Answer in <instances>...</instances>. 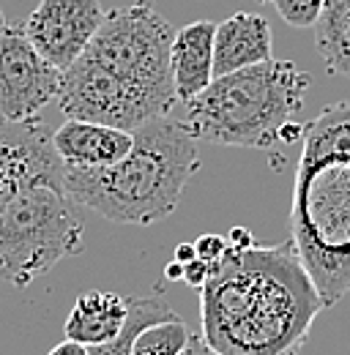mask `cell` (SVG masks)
I'll return each instance as SVG.
<instances>
[{
  "label": "cell",
  "instance_id": "cell-1",
  "mask_svg": "<svg viewBox=\"0 0 350 355\" xmlns=\"http://www.w3.org/2000/svg\"><path fill=\"white\" fill-rule=\"evenodd\" d=\"M323 309L293 241L227 246L200 290V334L222 355H299Z\"/></svg>",
  "mask_w": 350,
  "mask_h": 355
},
{
  "label": "cell",
  "instance_id": "cell-9",
  "mask_svg": "<svg viewBox=\"0 0 350 355\" xmlns=\"http://www.w3.org/2000/svg\"><path fill=\"white\" fill-rule=\"evenodd\" d=\"M66 167L42 118L11 123L0 118V211L33 178L60 175Z\"/></svg>",
  "mask_w": 350,
  "mask_h": 355
},
{
  "label": "cell",
  "instance_id": "cell-21",
  "mask_svg": "<svg viewBox=\"0 0 350 355\" xmlns=\"http://www.w3.org/2000/svg\"><path fill=\"white\" fill-rule=\"evenodd\" d=\"M227 243L235 246V249H249V246H255V238H252V232L247 227H233Z\"/></svg>",
  "mask_w": 350,
  "mask_h": 355
},
{
  "label": "cell",
  "instance_id": "cell-24",
  "mask_svg": "<svg viewBox=\"0 0 350 355\" xmlns=\"http://www.w3.org/2000/svg\"><path fill=\"white\" fill-rule=\"evenodd\" d=\"M165 276H167V279H173V282H183V266L173 260L170 266L165 268Z\"/></svg>",
  "mask_w": 350,
  "mask_h": 355
},
{
  "label": "cell",
  "instance_id": "cell-20",
  "mask_svg": "<svg viewBox=\"0 0 350 355\" xmlns=\"http://www.w3.org/2000/svg\"><path fill=\"white\" fill-rule=\"evenodd\" d=\"M178 355H222V353L203 339V334H192V331H189V339H186V345L181 347Z\"/></svg>",
  "mask_w": 350,
  "mask_h": 355
},
{
  "label": "cell",
  "instance_id": "cell-23",
  "mask_svg": "<svg viewBox=\"0 0 350 355\" xmlns=\"http://www.w3.org/2000/svg\"><path fill=\"white\" fill-rule=\"evenodd\" d=\"M173 260L175 263H181V266H186V263L197 260V249H194V243H178V246H175Z\"/></svg>",
  "mask_w": 350,
  "mask_h": 355
},
{
  "label": "cell",
  "instance_id": "cell-8",
  "mask_svg": "<svg viewBox=\"0 0 350 355\" xmlns=\"http://www.w3.org/2000/svg\"><path fill=\"white\" fill-rule=\"evenodd\" d=\"M107 8L99 0H42L22 22L25 36L58 71L72 69L99 28L104 25Z\"/></svg>",
  "mask_w": 350,
  "mask_h": 355
},
{
  "label": "cell",
  "instance_id": "cell-10",
  "mask_svg": "<svg viewBox=\"0 0 350 355\" xmlns=\"http://www.w3.org/2000/svg\"><path fill=\"white\" fill-rule=\"evenodd\" d=\"M134 145V134L101 123L69 121L52 132V148L63 167L74 170H101L126 159Z\"/></svg>",
  "mask_w": 350,
  "mask_h": 355
},
{
  "label": "cell",
  "instance_id": "cell-26",
  "mask_svg": "<svg viewBox=\"0 0 350 355\" xmlns=\"http://www.w3.org/2000/svg\"><path fill=\"white\" fill-rule=\"evenodd\" d=\"M258 3H274V0H258Z\"/></svg>",
  "mask_w": 350,
  "mask_h": 355
},
{
  "label": "cell",
  "instance_id": "cell-11",
  "mask_svg": "<svg viewBox=\"0 0 350 355\" xmlns=\"http://www.w3.org/2000/svg\"><path fill=\"white\" fill-rule=\"evenodd\" d=\"M274 39H271V25L260 14L238 11L217 25L214 36V80L260 66L274 58Z\"/></svg>",
  "mask_w": 350,
  "mask_h": 355
},
{
  "label": "cell",
  "instance_id": "cell-4",
  "mask_svg": "<svg viewBox=\"0 0 350 355\" xmlns=\"http://www.w3.org/2000/svg\"><path fill=\"white\" fill-rule=\"evenodd\" d=\"M129 156L101 170H63L69 197L115 224H156L178 208L200 170L197 139L167 115L134 129Z\"/></svg>",
  "mask_w": 350,
  "mask_h": 355
},
{
  "label": "cell",
  "instance_id": "cell-12",
  "mask_svg": "<svg viewBox=\"0 0 350 355\" xmlns=\"http://www.w3.org/2000/svg\"><path fill=\"white\" fill-rule=\"evenodd\" d=\"M214 36L217 22L211 19H197L175 31L170 69L181 104L192 101L214 83Z\"/></svg>",
  "mask_w": 350,
  "mask_h": 355
},
{
  "label": "cell",
  "instance_id": "cell-5",
  "mask_svg": "<svg viewBox=\"0 0 350 355\" xmlns=\"http://www.w3.org/2000/svg\"><path fill=\"white\" fill-rule=\"evenodd\" d=\"M312 77L293 60H265L217 77L200 96L183 104L181 126L194 139L230 148H274L304 139L306 90Z\"/></svg>",
  "mask_w": 350,
  "mask_h": 355
},
{
  "label": "cell",
  "instance_id": "cell-15",
  "mask_svg": "<svg viewBox=\"0 0 350 355\" xmlns=\"http://www.w3.org/2000/svg\"><path fill=\"white\" fill-rule=\"evenodd\" d=\"M167 320H178V314L159 298H129V320H126L124 334L110 345L90 347V355H129L131 342L140 331H145L156 322H167Z\"/></svg>",
  "mask_w": 350,
  "mask_h": 355
},
{
  "label": "cell",
  "instance_id": "cell-14",
  "mask_svg": "<svg viewBox=\"0 0 350 355\" xmlns=\"http://www.w3.org/2000/svg\"><path fill=\"white\" fill-rule=\"evenodd\" d=\"M315 49L328 74L350 80V0H326L315 22Z\"/></svg>",
  "mask_w": 350,
  "mask_h": 355
},
{
  "label": "cell",
  "instance_id": "cell-22",
  "mask_svg": "<svg viewBox=\"0 0 350 355\" xmlns=\"http://www.w3.org/2000/svg\"><path fill=\"white\" fill-rule=\"evenodd\" d=\"M47 355H90V347L80 345V342H69V339H66V342L55 345Z\"/></svg>",
  "mask_w": 350,
  "mask_h": 355
},
{
  "label": "cell",
  "instance_id": "cell-17",
  "mask_svg": "<svg viewBox=\"0 0 350 355\" xmlns=\"http://www.w3.org/2000/svg\"><path fill=\"white\" fill-rule=\"evenodd\" d=\"M323 6H326V0H274L276 14L290 28H315Z\"/></svg>",
  "mask_w": 350,
  "mask_h": 355
},
{
  "label": "cell",
  "instance_id": "cell-18",
  "mask_svg": "<svg viewBox=\"0 0 350 355\" xmlns=\"http://www.w3.org/2000/svg\"><path fill=\"white\" fill-rule=\"evenodd\" d=\"M227 238H222V235H214V232H208V235H200L197 241H194V249H197V260H203V263H208V266H217L219 260L224 257V252H227Z\"/></svg>",
  "mask_w": 350,
  "mask_h": 355
},
{
  "label": "cell",
  "instance_id": "cell-7",
  "mask_svg": "<svg viewBox=\"0 0 350 355\" xmlns=\"http://www.w3.org/2000/svg\"><path fill=\"white\" fill-rule=\"evenodd\" d=\"M63 71L31 44L22 25H0V118L11 123L36 121L49 101H58Z\"/></svg>",
  "mask_w": 350,
  "mask_h": 355
},
{
  "label": "cell",
  "instance_id": "cell-25",
  "mask_svg": "<svg viewBox=\"0 0 350 355\" xmlns=\"http://www.w3.org/2000/svg\"><path fill=\"white\" fill-rule=\"evenodd\" d=\"M3 22H6V19H3V11H0V25H3Z\"/></svg>",
  "mask_w": 350,
  "mask_h": 355
},
{
  "label": "cell",
  "instance_id": "cell-16",
  "mask_svg": "<svg viewBox=\"0 0 350 355\" xmlns=\"http://www.w3.org/2000/svg\"><path fill=\"white\" fill-rule=\"evenodd\" d=\"M186 339H189V328L181 317L156 322L134 336L129 355H178L181 347L186 345Z\"/></svg>",
  "mask_w": 350,
  "mask_h": 355
},
{
  "label": "cell",
  "instance_id": "cell-13",
  "mask_svg": "<svg viewBox=\"0 0 350 355\" xmlns=\"http://www.w3.org/2000/svg\"><path fill=\"white\" fill-rule=\"evenodd\" d=\"M126 320L129 298L110 290H93L74 301L66 320V339L80 342L85 347H101L124 334Z\"/></svg>",
  "mask_w": 350,
  "mask_h": 355
},
{
  "label": "cell",
  "instance_id": "cell-19",
  "mask_svg": "<svg viewBox=\"0 0 350 355\" xmlns=\"http://www.w3.org/2000/svg\"><path fill=\"white\" fill-rule=\"evenodd\" d=\"M208 279H211V266H208V263H203V260H192V263L183 266V282H186L189 287L203 290Z\"/></svg>",
  "mask_w": 350,
  "mask_h": 355
},
{
  "label": "cell",
  "instance_id": "cell-2",
  "mask_svg": "<svg viewBox=\"0 0 350 355\" xmlns=\"http://www.w3.org/2000/svg\"><path fill=\"white\" fill-rule=\"evenodd\" d=\"M173 39L175 28L153 8V0L110 8L83 58L63 71L60 112L69 121L124 132L173 115Z\"/></svg>",
  "mask_w": 350,
  "mask_h": 355
},
{
  "label": "cell",
  "instance_id": "cell-6",
  "mask_svg": "<svg viewBox=\"0 0 350 355\" xmlns=\"http://www.w3.org/2000/svg\"><path fill=\"white\" fill-rule=\"evenodd\" d=\"M85 224L60 175L28 180L0 211V279L28 287L85 246Z\"/></svg>",
  "mask_w": 350,
  "mask_h": 355
},
{
  "label": "cell",
  "instance_id": "cell-3",
  "mask_svg": "<svg viewBox=\"0 0 350 355\" xmlns=\"http://www.w3.org/2000/svg\"><path fill=\"white\" fill-rule=\"evenodd\" d=\"M301 142L290 241L328 309L350 295V101L323 107Z\"/></svg>",
  "mask_w": 350,
  "mask_h": 355
}]
</instances>
